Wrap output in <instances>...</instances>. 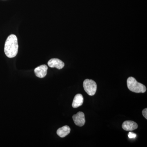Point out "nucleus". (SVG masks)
Segmentation results:
<instances>
[{"instance_id":"f257e3e1","label":"nucleus","mask_w":147,"mask_h":147,"mask_svg":"<svg viewBox=\"0 0 147 147\" xmlns=\"http://www.w3.org/2000/svg\"><path fill=\"white\" fill-rule=\"evenodd\" d=\"M18 45L17 37L11 34L7 37L5 44L4 52L7 57L12 58L16 57L18 52Z\"/></svg>"},{"instance_id":"f03ea898","label":"nucleus","mask_w":147,"mask_h":147,"mask_svg":"<svg viewBox=\"0 0 147 147\" xmlns=\"http://www.w3.org/2000/svg\"><path fill=\"white\" fill-rule=\"evenodd\" d=\"M127 84L129 90L134 92L144 93L146 91V88L144 85L137 82L134 77H129L127 81Z\"/></svg>"},{"instance_id":"7ed1b4c3","label":"nucleus","mask_w":147,"mask_h":147,"mask_svg":"<svg viewBox=\"0 0 147 147\" xmlns=\"http://www.w3.org/2000/svg\"><path fill=\"white\" fill-rule=\"evenodd\" d=\"M84 90L89 95L93 96L97 90V85L94 81L91 79H86L83 83Z\"/></svg>"},{"instance_id":"20e7f679","label":"nucleus","mask_w":147,"mask_h":147,"mask_svg":"<svg viewBox=\"0 0 147 147\" xmlns=\"http://www.w3.org/2000/svg\"><path fill=\"white\" fill-rule=\"evenodd\" d=\"M72 118L74 123L77 126H84L86 123L85 115L82 112H78L76 115H74L72 116Z\"/></svg>"},{"instance_id":"39448f33","label":"nucleus","mask_w":147,"mask_h":147,"mask_svg":"<svg viewBox=\"0 0 147 147\" xmlns=\"http://www.w3.org/2000/svg\"><path fill=\"white\" fill-rule=\"evenodd\" d=\"M48 67L45 65L39 66L34 69V73L37 77L43 78L47 75Z\"/></svg>"},{"instance_id":"423d86ee","label":"nucleus","mask_w":147,"mask_h":147,"mask_svg":"<svg viewBox=\"0 0 147 147\" xmlns=\"http://www.w3.org/2000/svg\"><path fill=\"white\" fill-rule=\"evenodd\" d=\"M122 127L125 131H131L137 129L138 125L136 122L133 121H126L123 123Z\"/></svg>"},{"instance_id":"0eeeda50","label":"nucleus","mask_w":147,"mask_h":147,"mask_svg":"<svg viewBox=\"0 0 147 147\" xmlns=\"http://www.w3.org/2000/svg\"><path fill=\"white\" fill-rule=\"evenodd\" d=\"M48 65L50 67H56L58 69H60L63 68L65 64L62 61L58 59H52L48 62Z\"/></svg>"},{"instance_id":"6e6552de","label":"nucleus","mask_w":147,"mask_h":147,"mask_svg":"<svg viewBox=\"0 0 147 147\" xmlns=\"http://www.w3.org/2000/svg\"><path fill=\"white\" fill-rule=\"evenodd\" d=\"M84 97L82 94H76L73 99L72 103V107L73 108H77L82 106L84 103Z\"/></svg>"},{"instance_id":"1a4fd4ad","label":"nucleus","mask_w":147,"mask_h":147,"mask_svg":"<svg viewBox=\"0 0 147 147\" xmlns=\"http://www.w3.org/2000/svg\"><path fill=\"white\" fill-rule=\"evenodd\" d=\"M71 129L69 126L65 125L62 127L58 129L57 133L58 136L61 138L65 137L70 133Z\"/></svg>"},{"instance_id":"9d476101","label":"nucleus","mask_w":147,"mask_h":147,"mask_svg":"<svg viewBox=\"0 0 147 147\" xmlns=\"http://www.w3.org/2000/svg\"><path fill=\"white\" fill-rule=\"evenodd\" d=\"M128 137L130 139H133V138H136L137 136V134H135L134 132H129L128 133Z\"/></svg>"},{"instance_id":"9b49d317","label":"nucleus","mask_w":147,"mask_h":147,"mask_svg":"<svg viewBox=\"0 0 147 147\" xmlns=\"http://www.w3.org/2000/svg\"><path fill=\"white\" fill-rule=\"evenodd\" d=\"M142 114L146 119H147V109L145 108L142 111Z\"/></svg>"}]
</instances>
